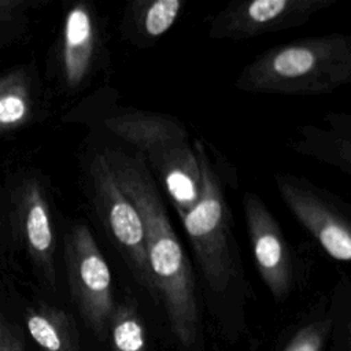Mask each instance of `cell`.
Here are the masks:
<instances>
[{
	"label": "cell",
	"mask_w": 351,
	"mask_h": 351,
	"mask_svg": "<svg viewBox=\"0 0 351 351\" xmlns=\"http://www.w3.org/2000/svg\"><path fill=\"white\" fill-rule=\"evenodd\" d=\"M112 174L140 213L152 284V296L166 311L178 343L189 348L197 335V299L189 259L171 226L149 169L138 156L106 154Z\"/></svg>",
	"instance_id": "cell-1"
},
{
	"label": "cell",
	"mask_w": 351,
	"mask_h": 351,
	"mask_svg": "<svg viewBox=\"0 0 351 351\" xmlns=\"http://www.w3.org/2000/svg\"><path fill=\"white\" fill-rule=\"evenodd\" d=\"M351 78V40L330 34L303 38L261 53L239 75V89L255 93H329Z\"/></svg>",
	"instance_id": "cell-2"
},
{
	"label": "cell",
	"mask_w": 351,
	"mask_h": 351,
	"mask_svg": "<svg viewBox=\"0 0 351 351\" xmlns=\"http://www.w3.org/2000/svg\"><path fill=\"white\" fill-rule=\"evenodd\" d=\"M193 148L200 166L202 191L193 208L180 219L207 287L214 292H223L236 274L239 258L230 229V214L221 178L204 144L195 141Z\"/></svg>",
	"instance_id": "cell-3"
},
{
	"label": "cell",
	"mask_w": 351,
	"mask_h": 351,
	"mask_svg": "<svg viewBox=\"0 0 351 351\" xmlns=\"http://www.w3.org/2000/svg\"><path fill=\"white\" fill-rule=\"evenodd\" d=\"M93 200L101 221L137 281L152 295L144 225L136 206L119 188L106 154L93 156L90 166Z\"/></svg>",
	"instance_id": "cell-4"
},
{
	"label": "cell",
	"mask_w": 351,
	"mask_h": 351,
	"mask_svg": "<svg viewBox=\"0 0 351 351\" xmlns=\"http://www.w3.org/2000/svg\"><path fill=\"white\" fill-rule=\"evenodd\" d=\"M71 288L80 314L93 333L104 340L115 307L110 267L86 226L71 240Z\"/></svg>",
	"instance_id": "cell-5"
},
{
	"label": "cell",
	"mask_w": 351,
	"mask_h": 351,
	"mask_svg": "<svg viewBox=\"0 0 351 351\" xmlns=\"http://www.w3.org/2000/svg\"><path fill=\"white\" fill-rule=\"evenodd\" d=\"M332 0H252L233 3L211 22L214 38H248L306 23Z\"/></svg>",
	"instance_id": "cell-6"
},
{
	"label": "cell",
	"mask_w": 351,
	"mask_h": 351,
	"mask_svg": "<svg viewBox=\"0 0 351 351\" xmlns=\"http://www.w3.org/2000/svg\"><path fill=\"white\" fill-rule=\"evenodd\" d=\"M276 184L284 203L325 252L336 261L348 262L351 258L348 219L314 188L298 178L277 174Z\"/></svg>",
	"instance_id": "cell-7"
},
{
	"label": "cell",
	"mask_w": 351,
	"mask_h": 351,
	"mask_svg": "<svg viewBox=\"0 0 351 351\" xmlns=\"http://www.w3.org/2000/svg\"><path fill=\"white\" fill-rule=\"evenodd\" d=\"M243 206L258 273L271 295L282 299L291 288L292 263L281 228L255 193L247 192Z\"/></svg>",
	"instance_id": "cell-8"
},
{
	"label": "cell",
	"mask_w": 351,
	"mask_h": 351,
	"mask_svg": "<svg viewBox=\"0 0 351 351\" xmlns=\"http://www.w3.org/2000/svg\"><path fill=\"white\" fill-rule=\"evenodd\" d=\"M106 126L136 147L148 163L188 141L184 126L160 114L126 112L107 119Z\"/></svg>",
	"instance_id": "cell-9"
},
{
	"label": "cell",
	"mask_w": 351,
	"mask_h": 351,
	"mask_svg": "<svg viewBox=\"0 0 351 351\" xmlns=\"http://www.w3.org/2000/svg\"><path fill=\"white\" fill-rule=\"evenodd\" d=\"M148 165L165 186L178 217H184L197 203L202 191L200 166L193 145L186 141Z\"/></svg>",
	"instance_id": "cell-10"
},
{
	"label": "cell",
	"mask_w": 351,
	"mask_h": 351,
	"mask_svg": "<svg viewBox=\"0 0 351 351\" xmlns=\"http://www.w3.org/2000/svg\"><path fill=\"white\" fill-rule=\"evenodd\" d=\"M96 48L95 21L85 5H77L69 12L64 26V67L71 85L81 84L88 75Z\"/></svg>",
	"instance_id": "cell-11"
},
{
	"label": "cell",
	"mask_w": 351,
	"mask_h": 351,
	"mask_svg": "<svg viewBox=\"0 0 351 351\" xmlns=\"http://www.w3.org/2000/svg\"><path fill=\"white\" fill-rule=\"evenodd\" d=\"M26 326L40 351H80L78 332L62 311H33L26 318Z\"/></svg>",
	"instance_id": "cell-12"
},
{
	"label": "cell",
	"mask_w": 351,
	"mask_h": 351,
	"mask_svg": "<svg viewBox=\"0 0 351 351\" xmlns=\"http://www.w3.org/2000/svg\"><path fill=\"white\" fill-rule=\"evenodd\" d=\"M112 351H145V332L134 306L117 304L110 319Z\"/></svg>",
	"instance_id": "cell-13"
},
{
	"label": "cell",
	"mask_w": 351,
	"mask_h": 351,
	"mask_svg": "<svg viewBox=\"0 0 351 351\" xmlns=\"http://www.w3.org/2000/svg\"><path fill=\"white\" fill-rule=\"evenodd\" d=\"M302 136L303 140L300 141V147H298L299 151L317 155L329 163L343 166L344 170L348 171L350 143H341L337 126H333L330 132L307 128L306 132H302Z\"/></svg>",
	"instance_id": "cell-14"
},
{
	"label": "cell",
	"mask_w": 351,
	"mask_h": 351,
	"mask_svg": "<svg viewBox=\"0 0 351 351\" xmlns=\"http://www.w3.org/2000/svg\"><path fill=\"white\" fill-rule=\"evenodd\" d=\"M181 8V0H155L148 3L145 10L140 14L144 34L151 38L163 36L177 21Z\"/></svg>",
	"instance_id": "cell-15"
},
{
	"label": "cell",
	"mask_w": 351,
	"mask_h": 351,
	"mask_svg": "<svg viewBox=\"0 0 351 351\" xmlns=\"http://www.w3.org/2000/svg\"><path fill=\"white\" fill-rule=\"evenodd\" d=\"M26 229H27L29 241L36 251L38 252L49 251L52 245V230H51L48 214L43 207V204L36 203L32 206L27 215Z\"/></svg>",
	"instance_id": "cell-16"
},
{
	"label": "cell",
	"mask_w": 351,
	"mask_h": 351,
	"mask_svg": "<svg viewBox=\"0 0 351 351\" xmlns=\"http://www.w3.org/2000/svg\"><path fill=\"white\" fill-rule=\"evenodd\" d=\"M332 325L330 319L313 322L299 329L284 351H321L324 339Z\"/></svg>",
	"instance_id": "cell-17"
},
{
	"label": "cell",
	"mask_w": 351,
	"mask_h": 351,
	"mask_svg": "<svg viewBox=\"0 0 351 351\" xmlns=\"http://www.w3.org/2000/svg\"><path fill=\"white\" fill-rule=\"evenodd\" d=\"M25 103L18 96H7L0 99V122H16L25 115Z\"/></svg>",
	"instance_id": "cell-18"
},
{
	"label": "cell",
	"mask_w": 351,
	"mask_h": 351,
	"mask_svg": "<svg viewBox=\"0 0 351 351\" xmlns=\"http://www.w3.org/2000/svg\"><path fill=\"white\" fill-rule=\"evenodd\" d=\"M0 351H25L23 341L3 322H0Z\"/></svg>",
	"instance_id": "cell-19"
}]
</instances>
